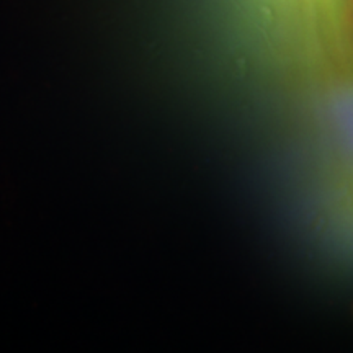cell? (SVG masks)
Instances as JSON below:
<instances>
[]
</instances>
